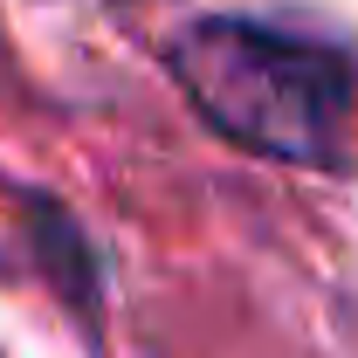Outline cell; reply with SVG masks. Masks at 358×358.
<instances>
[{"instance_id": "6da1fadb", "label": "cell", "mask_w": 358, "mask_h": 358, "mask_svg": "<svg viewBox=\"0 0 358 358\" xmlns=\"http://www.w3.org/2000/svg\"><path fill=\"white\" fill-rule=\"evenodd\" d=\"M173 76L186 103L241 152L310 173L345 166L358 83L338 48L241 14H207L173 35Z\"/></svg>"}]
</instances>
